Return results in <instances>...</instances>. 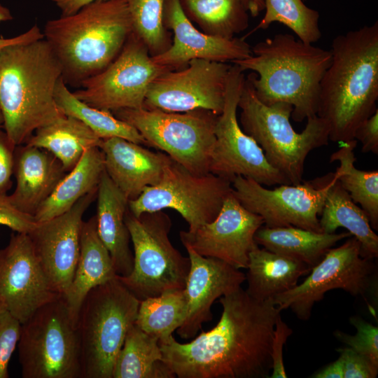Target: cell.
<instances>
[{"mask_svg":"<svg viewBox=\"0 0 378 378\" xmlns=\"http://www.w3.org/2000/svg\"><path fill=\"white\" fill-rule=\"evenodd\" d=\"M140 302L118 276L88 293L77 322L82 378H113L115 359L135 323Z\"/></svg>","mask_w":378,"mask_h":378,"instance_id":"52a82bcc","label":"cell"},{"mask_svg":"<svg viewBox=\"0 0 378 378\" xmlns=\"http://www.w3.org/2000/svg\"><path fill=\"white\" fill-rule=\"evenodd\" d=\"M314 378H344L343 362L340 357L321 370L314 374Z\"/></svg>","mask_w":378,"mask_h":378,"instance_id":"7dc6e473","label":"cell"},{"mask_svg":"<svg viewBox=\"0 0 378 378\" xmlns=\"http://www.w3.org/2000/svg\"><path fill=\"white\" fill-rule=\"evenodd\" d=\"M190 267L184 288L187 298V315L176 330L182 339L195 337L202 324L213 318L214 301L241 288L245 274L228 263L215 258L198 254L185 247Z\"/></svg>","mask_w":378,"mask_h":378,"instance_id":"44dd1931","label":"cell"},{"mask_svg":"<svg viewBox=\"0 0 378 378\" xmlns=\"http://www.w3.org/2000/svg\"><path fill=\"white\" fill-rule=\"evenodd\" d=\"M330 50L316 115L327 124L329 141L342 144L354 140L358 127L378 109V22L337 36Z\"/></svg>","mask_w":378,"mask_h":378,"instance_id":"7a4b0ae2","label":"cell"},{"mask_svg":"<svg viewBox=\"0 0 378 378\" xmlns=\"http://www.w3.org/2000/svg\"><path fill=\"white\" fill-rule=\"evenodd\" d=\"M232 191L231 181L211 172L197 174L171 159L161 181L146 187L128 209L135 216L172 209L188 224V230L212 221Z\"/></svg>","mask_w":378,"mask_h":378,"instance_id":"8fae6325","label":"cell"},{"mask_svg":"<svg viewBox=\"0 0 378 378\" xmlns=\"http://www.w3.org/2000/svg\"><path fill=\"white\" fill-rule=\"evenodd\" d=\"M104 171L101 148L94 146L85 150L76 165L41 204L34 216L36 221H46L66 212L83 196L97 190Z\"/></svg>","mask_w":378,"mask_h":378,"instance_id":"4316f807","label":"cell"},{"mask_svg":"<svg viewBox=\"0 0 378 378\" xmlns=\"http://www.w3.org/2000/svg\"><path fill=\"white\" fill-rule=\"evenodd\" d=\"M351 323L356 328L354 335L340 330L334 332L335 337L348 347L367 358L378 368V328L359 316L350 318Z\"/></svg>","mask_w":378,"mask_h":378,"instance_id":"74e56055","label":"cell"},{"mask_svg":"<svg viewBox=\"0 0 378 378\" xmlns=\"http://www.w3.org/2000/svg\"><path fill=\"white\" fill-rule=\"evenodd\" d=\"M231 64L195 59L180 69H170L151 83L144 107L183 113L204 109L221 113Z\"/></svg>","mask_w":378,"mask_h":378,"instance_id":"2e32d148","label":"cell"},{"mask_svg":"<svg viewBox=\"0 0 378 378\" xmlns=\"http://www.w3.org/2000/svg\"><path fill=\"white\" fill-rule=\"evenodd\" d=\"M357 141L340 144L338 150L330 158V162L338 161L337 180L351 200L359 204L367 214L370 226L378 230V170L365 171L356 168L354 148Z\"/></svg>","mask_w":378,"mask_h":378,"instance_id":"d6a6232c","label":"cell"},{"mask_svg":"<svg viewBox=\"0 0 378 378\" xmlns=\"http://www.w3.org/2000/svg\"><path fill=\"white\" fill-rule=\"evenodd\" d=\"M60 296L43 271L29 234H12L0 249V303L22 324Z\"/></svg>","mask_w":378,"mask_h":378,"instance_id":"e0dca14e","label":"cell"},{"mask_svg":"<svg viewBox=\"0 0 378 378\" xmlns=\"http://www.w3.org/2000/svg\"><path fill=\"white\" fill-rule=\"evenodd\" d=\"M321 216L323 232L334 233L337 228L344 227L360 242L362 257L377 258L378 236L365 212L351 200L337 179L326 195Z\"/></svg>","mask_w":378,"mask_h":378,"instance_id":"f546056e","label":"cell"},{"mask_svg":"<svg viewBox=\"0 0 378 378\" xmlns=\"http://www.w3.org/2000/svg\"><path fill=\"white\" fill-rule=\"evenodd\" d=\"M0 225L16 232L29 233L37 225L34 217L17 209L8 195H0Z\"/></svg>","mask_w":378,"mask_h":378,"instance_id":"60d3db41","label":"cell"},{"mask_svg":"<svg viewBox=\"0 0 378 378\" xmlns=\"http://www.w3.org/2000/svg\"><path fill=\"white\" fill-rule=\"evenodd\" d=\"M343 362L344 378H374L378 373L367 358L349 347L337 349Z\"/></svg>","mask_w":378,"mask_h":378,"instance_id":"ab89813d","label":"cell"},{"mask_svg":"<svg viewBox=\"0 0 378 378\" xmlns=\"http://www.w3.org/2000/svg\"><path fill=\"white\" fill-rule=\"evenodd\" d=\"M163 22L174 37L166 51L152 57L158 64L180 69L195 59L232 63L252 55L251 46L243 37L220 38L197 29L184 13L180 0H165Z\"/></svg>","mask_w":378,"mask_h":378,"instance_id":"ffe728a7","label":"cell"},{"mask_svg":"<svg viewBox=\"0 0 378 378\" xmlns=\"http://www.w3.org/2000/svg\"><path fill=\"white\" fill-rule=\"evenodd\" d=\"M218 323L192 341L159 342L164 363L178 378H265L272 371L276 317L272 299L258 300L241 287L219 299Z\"/></svg>","mask_w":378,"mask_h":378,"instance_id":"6da1fadb","label":"cell"},{"mask_svg":"<svg viewBox=\"0 0 378 378\" xmlns=\"http://www.w3.org/2000/svg\"><path fill=\"white\" fill-rule=\"evenodd\" d=\"M349 232L326 233L295 226L268 227L262 225L255 232V242L272 252L299 260L312 268L329 249Z\"/></svg>","mask_w":378,"mask_h":378,"instance_id":"83f0119b","label":"cell"},{"mask_svg":"<svg viewBox=\"0 0 378 378\" xmlns=\"http://www.w3.org/2000/svg\"><path fill=\"white\" fill-rule=\"evenodd\" d=\"M164 363L158 338L135 323L128 330L115 361L113 378H174Z\"/></svg>","mask_w":378,"mask_h":378,"instance_id":"4dcf8cb0","label":"cell"},{"mask_svg":"<svg viewBox=\"0 0 378 378\" xmlns=\"http://www.w3.org/2000/svg\"><path fill=\"white\" fill-rule=\"evenodd\" d=\"M4 127V117L0 109V128Z\"/></svg>","mask_w":378,"mask_h":378,"instance_id":"681fc988","label":"cell"},{"mask_svg":"<svg viewBox=\"0 0 378 378\" xmlns=\"http://www.w3.org/2000/svg\"><path fill=\"white\" fill-rule=\"evenodd\" d=\"M55 100L65 115L76 118L85 124L101 139L120 137L141 145H147L141 134L111 111L92 107L71 92L62 76L55 90Z\"/></svg>","mask_w":378,"mask_h":378,"instance_id":"836d02e7","label":"cell"},{"mask_svg":"<svg viewBox=\"0 0 378 378\" xmlns=\"http://www.w3.org/2000/svg\"><path fill=\"white\" fill-rule=\"evenodd\" d=\"M248 12L253 16L257 17L265 8L264 0H242Z\"/></svg>","mask_w":378,"mask_h":378,"instance_id":"c3c4849f","label":"cell"},{"mask_svg":"<svg viewBox=\"0 0 378 378\" xmlns=\"http://www.w3.org/2000/svg\"><path fill=\"white\" fill-rule=\"evenodd\" d=\"M264 4L265 15L244 39L256 31L267 29L274 22L288 27L304 43L313 44L321 38L319 13L302 0H264Z\"/></svg>","mask_w":378,"mask_h":378,"instance_id":"d590c367","label":"cell"},{"mask_svg":"<svg viewBox=\"0 0 378 378\" xmlns=\"http://www.w3.org/2000/svg\"><path fill=\"white\" fill-rule=\"evenodd\" d=\"M125 221L134 248L133 267L122 283L139 300L183 289L190 267L188 257L174 247L169 234L172 223L162 211L136 217L127 209Z\"/></svg>","mask_w":378,"mask_h":378,"instance_id":"ba28073f","label":"cell"},{"mask_svg":"<svg viewBox=\"0 0 378 378\" xmlns=\"http://www.w3.org/2000/svg\"><path fill=\"white\" fill-rule=\"evenodd\" d=\"M181 8L204 33L232 38L248 27V12L242 0H180Z\"/></svg>","mask_w":378,"mask_h":378,"instance_id":"1f68e13d","label":"cell"},{"mask_svg":"<svg viewBox=\"0 0 378 378\" xmlns=\"http://www.w3.org/2000/svg\"><path fill=\"white\" fill-rule=\"evenodd\" d=\"M61 64L43 38L0 50V109L4 128L15 146L64 115L55 100Z\"/></svg>","mask_w":378,"mask_h":378,"instance_id":"3957f363","label":"cell"},{"mask_svg":"<svg viewBox=\"0 0 378 378\" xmlns=\"http://www.w3.org/2000/svg\"><path fill=\"white\" fill-rule=\"evenodd\" d=\"M354 139L361 143L363 153L378 154V109L358 127Z\"/></svg>","mask_w":378,"mask_h":378,"instance_id":"ee69618b","label":"cell"},{"mask_svg":"<svg viewBox=\"0 0 378 378\" xmlns=\"http://www.w3.org/2000/svg\"><path fill=\"white\" fill-rule=\"evenodd\" d=\"M97 230L108 251L118 276L129 275L133 267L129 230L125 221L128 200L104 172L97 192Z\"/></svg>","mask_w":378,"mask_h":378,"instance_id":"cb8c5ba5","label":"cell"},{"mask_svg":"<svg viewBox=\"0 0 378 378\" xmlns=\"http://www.w3.org/2000/svg\"><path fill=\"white\" fill-rule=\"evenodd\" d=\"M15 146L6 132L0 130V195H7L12 186Z\"/></svg>","mask_w":378,"mask_h":378,"instance_id":"7bdbcfd3","label":"cell"},{"mask_svg":"<svg viewBox=\"0 0 378 378\" xmlns=\"http://www.w3.org/2000/svg\"><path fill=\"white\" fill-rule=\"evenodd\" d=\"M111 113L134 127L147 146L164 151L191 172H210L214 127L218 115L204 109L176 113L144 108Z\"/></svg>","mask_w":378,"mask_h":378,"instance_id":"30bf717a","label":"cell"},{"mask_svg":"<svg viewBox=\"0 0 378 378\" xmlns=\"http://www.w3.org/2000/svg\"><path fill=\"white\" fill-rule=\"evenodd\" d=\"M60 161L48 150L26 144L14 150V192L8 195L21 212L34 216L41 204L66 175Z\"/></svg>","mask_w":378,"mask_h":378,"instance_id":"603a6c76","label":"cell"},{"mask_svg":"<svg viewBox=\"0 0 378 378\" xmlns=\"http://www.w3.org/2000/svg\"><path fill=\"white\" fill-rule=\"evenodd\" d=\"M102 140L82 121L64 115L37 129L25 144L52 153L67 173L79 162L85 150L99 147Z\"/></svg>","mask_w":378,"mask_h":378,"instance_id":"f1b7e54d","label":"cell"},{"mask_svg":"<svg viewBox=\"0 0 378 378\" xmlns=\"http://www.w3.org/2000/svg\"><path fill=\"white\" fill-rule=\"evenodd\" d=\"M132 33L127 0H97L74 14L48 20L43 34L66 85L80 86L116 58Z\"/></svg>","mask_w":378,"mask_h":378,"instance_id":"5b68a950","label":"cell"},{"mask_svg":"<svg viewBox=\"0 0 378 378\" xmlns=\"http://www.w3.org/2000/svg\"><path fill=\"white\" fill-rule=\"evenodd\" d=\"M293 330L282 320L281 314L276 317L271 347L272 373L270 378H286L283 360V348Z\"/></svg>","mask_w":378,"mask_h":378,"instance_id":"b9f144b4","label":"cell"},{"mask_svg":"<svg viewBox=\"0 0 378 378\" xmlns=\"http://www.w3.org/2000/svg\"><path fill=\"white\" fill-rule=\"evenodd\" d=\"M18 349L23 378H82L77 326L62 295L22 324Z\"/></svg>","mask_w":378,"mask_h":378,"instance_id":"9c48e42d","label":"cell"},{"mask_svg":"<svg viewBox=\"0 0 378 378\" xmlns=\"http://www.w3.org/2000/svg\"><path fill=\"white\" fill-rule=\"evenodd\" d=\"M263 224L262 218L244 208L231 191L212 221L179 235L183 246L198 254L246 269L255 234Z\"/></svg>","mask_w":378,"mask_h":378,"instance_id":"ac0fdd59","label":"cell"},{"mask_svg":"<svg viewBox=\"0 0 378 378\" xmlns=\"http://www.w3.org/2000/svg\"><path fill=\"white\" fill-rule=\"evenodd\" d=\"M117 276L110 253L98 235L96 216H93L83 223L78 260L70 286L63 296L76 326L88 293Z\"/></svg>","mask_w":378,"mask_h":378,"instance_id":"d4e9b609","label":"cell"},{"mask_svg":"<svg viewBox=\"0 0 378 378\" xmlns=\"http://www.w3.org/2000/svg\"><path fill=\"white\" fill-rule=\"evenodd\" d=\"M60 9L62 16L70 15L78 12L84 6L97 0H52Z\"/></svg>","mask_w":378,"mask_h":378,"instance_id":"bcb514c9","label":"cell"},{"mask_svg":"<svg viewBox=\"0 0 378 378\" xmlns=\"http://www.w3.org/2000/svg\"><path fill=\"white\" fill-rule=\"evenodd\" d=\"M120 137L102 139L105 171L126 198H137L148 186L162 178L171 158Z\"/></svg>","mask_w":378,"mask_h":378,"instance_id":"7402d4cb","label":"cell"},{"mask_svg":"<svg viewBox=\"0 0 378 378\" xmlns=\"http://www.w3.org/2000/svg\"><path fill=\"white\" fill-rule=\"evenodd\" d=\"M170 69L156 64L146 46L132 33L116 58L83 81L82 89L73 94L92 107L111 112L143 108L151 83Z\"/></svg>","mask_w":378,"mask_h":378,"instance_id":"9a60e30c","label":"cell"},{"mask_svg":"<svg viewBox=\"0 0 378 378\" xmlns=\"http://www.w3.org/2000/svg\"><path fill=\"white\" fill-rule=\"evenodd\" d=\"M246 280L247 293L258 300L272 299L298 284L311 271L307 265L291 258L260 248L256 243L248 254Z\"/></svg>","mask_w":378,"mask_h":378,"instance_id":"484cf974","label":"cell"},{"mask_svg":"<svg viewBox=\"0 0 378 378\" xmlns=\"http://www.w3.org/2000/svg\"><path fill=\"white\" fill-rule=\"evenodd\" d=\"M165 0H127L132 33L146 46L151 57L172 45L171 34L163 22Z\"/></svg>","mask_w":378,"mask_h":378,"instance_id":"8d00e7d4","label":"cell"},{"mask_svg":"<svg viewBox=\"0 0 378 378\" xmlns=\"http://www.w3.org/2000/svg\"><path fill=\"white\" fill-rule=\"evenodd\" d=\"M337 177L335 171L312 181L268 189L250 178L237 176L231 181L232 193L244 208L260 216L266 227L291 225L321 232L318 216Z\"/></svg>","mask_w":378,"mask_h":378,"instance_id":"4fadbf2b","label":"cell"},{"mask_svg":"<svg viewBox=\"0 0 378 378\" xmlns=\"http://www.w3.org/2000/svg\"><path fill=\"white\" fill-rule=\"evenodd\" d=\"M97 192L95 190L83 196L66 212L37 223L27 233L43 271L62 296L70 286L78 260L83 217Z\"/></svg>","mask_w":378,"mask_h":378,"instance_id":"d6986e66","label":"cell"},{"mask_svg":"<svg viewBox=\"0 0 378 378\" xmlns=\"http://www.w3.org/2000/svg\"><path fill=\"white\" fill-rule=\"evenodd\" d=\"M375 271V265L361 256L360 244L351 236L329 249L302 283L275 295L272 301L281 311L290 308L299 319L307 321L314 304L330 290L342 289L365 300L374 286Z\"/></svg>","mask_w":378,"mask_h":378,"instance_id":"5bb4252c","label":"cell"},{"mask_svg":"<svg viewBox=\"0 0 378 378\" xmlns=\"http://www.w3.org/2000/svg\"><path fill=\"white\" fill-rule=\"evenodd\" d=\"M239 125L262 150L269 164L292 185L303 181L309 153L329 142L326 122L318 115L309 118L301 132L290 122L292 105L277 102L266 105L257 97L250 79L245 77L238 102Z\"/></svg>","mask_w":378,"mask_h":378,"instance_id":"8992f818","label":"cell"},{"mask_svg":"<svg viewBox=\"0 0 378 378\" xmlns=\"http://www.w3.org/2000/svg\"><path fill=\"white\" fill-rule=\"evenodd\" d=\"M187 308L184 288L165 291L141 300L135 324L162 342L172 337L183 324Z\"/></svg>","mask_w":378,"mask_h":378,"instance_id":"e575fe53","label":"cell"},{"mask_svg":"<svg viewBox=\"0 0 378 378\" xmlns=\"http://www.w3.org/2000/svg\"><path fill=\"white\" fill-rule=\"evenodd\" d=\"M12 19L13 16L9 9L6 7L3 6L0 4V22L11 20ZM43 38V34L41 31L40 28L38 27L37 24H35L28 31L22 34H20L19 36L10 38H0V50H1L5 46L10 44L20 42L32 41Z\"/></svg>","mask_w":378,"mask_h":378,"instance_id":"f6af8a7d","label":"cell"},{"mask_svg":"<svg viewBox=\"0 0 378 378\" xmlns=\"http://www.w3.org/2000/svg\"><path fill=\"white\" fill-rule=\"evenodd\" d=\"M22 323L0 303V378H8L11 357L18 346Z\"/></svg>","mask_w":378,"mask_h":378,"instance_id":"f35d334b","label":"cell"},{"mask_svg":"<svg viewBox=\"0 0 378 378\" xmlns=\"http://www.w3.org/2000/svg\"><path fill=\"white\" fill-rule=\"evenodd\" d=\"M252 55L231 64L247 76L255 93L266 105L284 102L293 106L291 117L302 122L316 115L320 83L331 62L330 50L278 34L251 47Z\"/></svg>","mask_w":378,"mask_h":378,"instance_id":"277c9868","label":"cell"},{"mask_svg":"<svg viewBox=\"0 0 378 378\" xmlns=\"http://www.w3.org/2000/svg\"><path fill=\"white\" fill-rule=\"evenodd\" d=\"M244 79V71L232 64L224 106L214 127L215 143L209 172L230 181L242 176L264 186L290 184L269 164L261 148L239 125L237 112Z\"/></svg>","mask_w":378,"mask_h":378,"instance_id":"7c38bea8","label":"cell"}]
</instances>
